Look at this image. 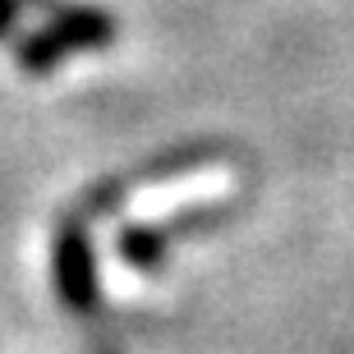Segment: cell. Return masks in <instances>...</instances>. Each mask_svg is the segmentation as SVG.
<instances>
[{"label": "cell", "mask_w": 354, "mask_h": 354, "mask_svg": "<svg viewBox=\"0 0 354 354\" xmlns=\"http://www.w3.org/2000/svg\"><path fill=\"white\" fill-rule=\"evenodd\" d=\"M115 32L120 24L111 10H102V5H65L60 0V10L37 32H24L14 41V60L28 74H46L74 51H106L115 41Z\"/></svg>", "instance_id": "1"}, {"label": "cell", "mask_w": 354, "mask_h": 354, "mask_svg": "<svg viewBox=\"0 0 354 354\" xmlns=\"http://www.w3.org/2000/svg\"><path fill=\"white\" fill-rule=\"evenodd\" d=\"M51 5H60V0H0V37H14V28H19V19H24L28 10L51 14Z\"/></svg>", "instance_id": "3"}, {"label": "cell", "mask_w": 354, "mask_h": 354, "mask_svg": "<svg viewBox=\"0 0 354 354\" xmlns=\"http://www.w3.org/2000/svg\"><path fill=\"white\" fill-rule=\"evenodd\" d=\"M55 281H60V295L69 299V308L88 313L92 299H97V281H92V249L88 235L69 221L60 230V244H55Z\"/></svg>", "instance_id": "2"}]
</instances>
